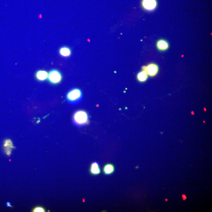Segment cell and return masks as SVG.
Masks as SVG:
<instances>
[{"instance_id":"cell-1","label":"cell","mask_w":212,"mask_h":212,"mask_svg":"<svg viewBox=\"0 0 212 212\" xmlns=\"http://www.w3.org/2000/svg\"><path fill=\"white\" fill-rule=\"evenodd\" d=\"M73 122L74 124L77 126L87 125L89 122L88 113L84 110H78L74 114Z\"/></svg>"},{"instance_id":"cell-2","label":"cell","mask_w":212,"mask_h":212,"mask_svg":"<svg viewBox=\"0 0 212 212\" xmlns=\"http://www.w3.org/2000/svg\"><path fill=\"white\" fill-rule=\"evenodd\" d=\"M83 94L80 89L74 88L68 92L66 98L69 103L71 105H76L82 100Z\"/></svg>"},{"instance_id":"cell-3","label":"cell","mask_w":212,"mask_h":212,"mask_svg":"<svg viewBox=\"0 0 212 212\" xmlns=\"http://www.w3.org/2000/svg\"><path fill=\"white\" fill-rule=\"evenodd\" d=\"M62 75L60 71L56 69H52L50 71L48 75V80L53 84H59L62 80Z\"/></svg>"},{"instance_id":"cell-4","label":"cell","mask_w":212,"mask_h":212,"mask_svg":"<svg viewBox=\"0 0 212 212\" xmlns=\"http://www.w3.org/2000/svg\"><path fill=\"white\" fill-rule=\"evenodd\" d=\"M142 71H145L149 76L154 77L158 74L159 68L157 65L151 63L147 66L143 67Z\"/></svg>"},{"instance_id":"cell-5","label":"cell","mask_w":212,"mask_h":212,"mask_svg":"<svg viewBox=\"0 0 212 212\" xmlns=\"http://www.w3.org/2000/svg\"><path fill=\"white\" fill-rule=\"evenodd\" d=\"M142 6L145 10L148 11H153L157 6V0H142Z\"/></svg>"},{"instance_id":"cell-6","label":"cell","mask_w":212,"mask_h":212,"mask_svg":"<svg viewBox=\"0 0 212 212\" xmlns=\"http://www.w3.org/2000/svg\"><path fill=\"white\" fill-rule=\"evenodd\" d=\"M157 49L160 51H165L169 49V45L166 40L161 39L159 40L157 43Z\"/></svg>"},{"instance_id":"cell-7","label":"cell","mask_w":212,"mask_h":212,"mask_svg":"<svg viewBox=\"0 0 212 212\" xmlns=\"http://www.w3.org/2000/svg\"><path fill=\"white\" fill-rule=\"evenodd\" d=\"M99 164L98 162H94L91 164L90 168V172L92 175L97 176L101 173Z\"/></svg>"},{"instance_id":"cell-8","label":"cell","mask_w":212,"mask_h":212,"mask_svg":"<svg viewBox=\"0 0 212 212\" xmlns=\"http://www.w3.org/2000/svg\"><path fill=\"white\" fill-rule=\"evenodd\" d=\"M48 73L47 71L44 70H39L36 71L35 76L36 79L39 81H43L48 78Z\"/></svg>"},{"instance_id":"cell-9","label":"cell","mask_w":212,"mask_h":212,"mask_svg":"<svg viewBox=\"0 0 212 212\" xmlns=\"http://www.w3.org/2000/svg\"><path fill=\"white\" fill-rule=\"evenodd\" d=\"M59 54L61 56L67 58L71 55V49L68 47L62 46L59 49Z\"/></svg>"},{"instance_id":"cell-10","label":"cell","mask_w":212,"mask_h":212,"mask_svg":"<svg viewBox=\"0 0 212 212\" xmlns=\"http://www.w3.org/2000/svg\"><path fill=\"white\" fill-rule=\"evenodd\" d=\"M115 167L112 163H107L105 165L103 168V172L105 175H111L114 172Z\"/></svg>"},{"instance_id":"cell-11","label":"cell","mask_w":212,"mask_h":212,"mask_svg":"<svg viewBox=\"0 0 212 212\" xmlns=\"http://www.w3.org/2000/svg\"><path fill=\"white\" fill-rule=\"evenodd\" d=\"M4 147L5 148V151L6 154L7 155L10 156L11 153V150L10 149L14 148L11 140L9 139L5 140L4 144Z\"/></svg>"},{"instance_id":"cell-12","label":"cell","mask_w":212,"mask_h":212,"mask_svg":"<svg viewBox=\"0 0 212 212\" xmlns=\"http://www.w3.org/2000/svg\"><path fill=\"white\" fill-rule=\"evenodd\" d=\"M148 75L145 71H140L138 74L137 78L138 80L140 82H144L147 79Z\"/></svg>"},{"instance_id":"cell-13","label":"cell","mask_w":212,"mask_h":212,"mask_svg":"<svg viewBox=\"0 0 212 212\" xmlns=\"http://www.w3.org/2000/svg\"><path fill=\"white\" fill-rule=\"evenodd\" d=\"M33 212H45V210L43 207H35L33 210Z\"/></svg>"},{"instance_id":"cell-14","label":"cell","mask_w":212,"mask_h":212,"mask_svg":"<svg viewBox=\"0 0 212 212\" xmlns=\"http://www.w3.org/2000/svg\"><path fill=\"white\" fill-rule=\"evenodd\" d=\"M182 198H183V200H185L186 199L187 197H186V196L185 195H182Z\"/></svg>"},{"instance_id":"cell-15","label":"cell","mask_w":212,"mask_h":212,"mask_svg":"<svg viewBox=\"0 0 212 212\" xmlns=\"http://www.w3.org/2000/svg\"><path fill=\"white\" fill-rule=\"evenodd\" d=\"M166 201H167V199H166Z\"/></svg>"}]
</instances>
